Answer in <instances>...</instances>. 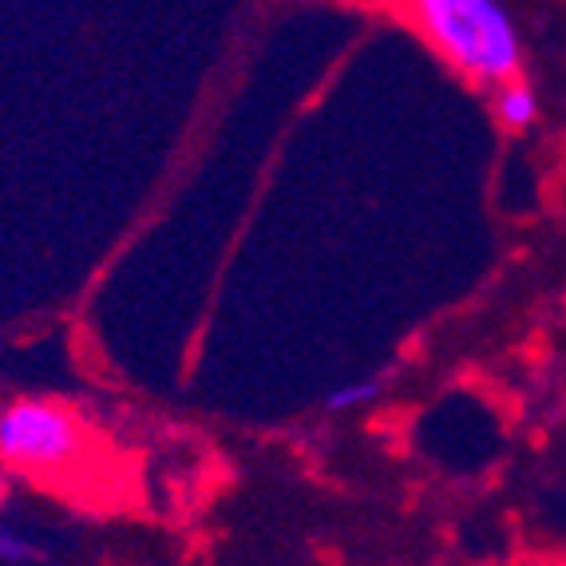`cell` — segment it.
Segmentation results:
<instances>
[{"mask_svg":"<svg viewBox=\"0 0 566 566\" xmlns=\"http://www.w3.org/2000/svg\"><path fill=\"white\" fill-rule=\"evenodd\" d=\"M408 12L436 52L468 80L491 87L520 80L523 36L500 0H416Z\"/></svg>","mask_w":566,"mask_h":566,"instance_id":"6da1fadb","label":"cell"},{"mask_svg":"<svg viewBox=\"0 0 566 566\" xmlns=\"http://www.w3.org/2000/svg\"><path fill=\"white\" fill-rule=\"evenodd\" d=\"M87 448L80 416L60 400L20 397L0 408V468L20 475H60Z\"/></svg>","mask_w":566,"mask_h":566,"instance_id":"7a4b0ae2","label":"cell"},{"mask_svg":"<svg viewBox=\"0 0 566 566\" xmlns=\"http://www.w3.org/2000/svg\"><path fill=\"white\" fill-rule=\"evenodd\" d=\"M491 112H495V123H500L503 132H527L538 115V95L523 80H511V84L495 87Z\"/></svg>","mask_w":566,"mask_h":566,"instance_id":"3957f363","label":"cell"},{"mask_svg":"<svg viewBox=\"0 0 566 566\" xmlns=\"http://www.w3.org/2000/svg\"><path fill=\"white\" fill-rule=\"evenodd\" d=\"M380 380L377 377H368V380H349V385H340V388H333L329 397H325V408L329 412H349V408H365V405H373V400L380 397Z\"/></svg>","mask_w":566,"mask_h":566,"instance_id":"277c9868","label":"cell"},{"mask_svg":"<svg viewBox=\"0 0 566 566\" xmlns=\"http://www.w3.org/2000/svg\"><path fill=\"white\" fill-rule=\"evenodd\" d=\"M29 558H36V547H32L29 538L20 535V531L0 527V566L4 563H29Z\"/></svg>","mask_w":566,"mask_h":566,"instance_id":"5b68a950","label":"cell"},{"mask_svg":"<svg viewBox=\"0 0 566 566\" xmlns=\"http://www.w3.org/2000/svg\"><path fill=\"white\" fill-rule=\"evenodd\" d=\"M4 500H9V472L0 468V507H4Z\"/></svg>","mask_w":566,"mask_h":566,"instance_id":"8992f818","label":"cell"}]
</instances>
